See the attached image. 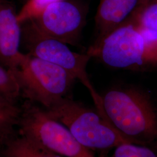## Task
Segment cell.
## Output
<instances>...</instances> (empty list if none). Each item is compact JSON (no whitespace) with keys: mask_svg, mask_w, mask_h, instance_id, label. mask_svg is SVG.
Masks as SVG:
<instances>
[{"mask_svg":"<svg viewBox=\"0 0 157 157\" xmlns=\"http://www.w3.org/2000/svg\"><path fill=\"white\" fill-rule=\"evenodd\" d=\"M102 113L112 126L135 144L157 139V113L146 93L133 88L109 90L101 96Z\"/></svg>","mask_w":157,"mask_h":157,"instance_id":"1","label":"cell"},{"mask_svg":"<svg viewBox=\"0 0 157 157\" xmlns=\"http://www.w3.org/2000/svg\"><path fill=\"white\" fill-rule=\"evenodd\" d=\"M45 109L51 117L65 126L80 144L90 150H109L122 143H132L97 111H93L68 96Z\"/></svg>","mask_w":157,"mask_h":157,"instance_id":"2","label":"cell"},{"mask_svg":"<svg viewBox=\"0 0 157 157\" xmlns=\"http://www.w3.org/2000/svg\"><path fill=\"white\" fill-rule=\"evenodd\" d=\"M12 72L21 95L45 109L67 97L76 80L62 67L28 53L23 54L17 67Z\"/></svg>","mask_w":157,"mask_h":157,"instance_id":"3","label":"cell"},{"mask_svg":"<svg viewBox=\"0 0 157 157\" xmlns=\"http://www.w3.org/2000/svg\"><path fill=\"white\" fill-rule=\"evenodd\" d=\"M141 5L127 21L94 43L87 51L91 58L115 69L148 66L145 42L138 25Z\"/></svg>","mask_w":157,"mask_h":157,"instance_id":"4","label":"cell"},{"mask_svg":"<svg viewBox=\"0 0 157 157\" xmlns=\"http://www.w3.org/2000/svg\"><path fill=\"white\" fill-rule=\"evenodd\" d=\"M21 45L27 53L62 67L79 80L90 91L97 108L101 107V96L95 91L87 72L91 58L86 52L71 50L67 44L40 31L31 20L21 25Z\"/></svg>","mask_w":157,"mask_h":157,"instance_id":"5","label":"cell"},{"mask_svg":"<svg viewBox=\"0 0 157 157\" xmlns=\"http://www.w3.org/2000/svg\"><path fill=\"white\" fill-rule=\"evenodd\" d=\"M22 107L18 122L20 135L65 157H94L76 140L68 129L48 115L43 107L29 101Z\"/></svg>","mask_w":157,"mask_h":157,"instance_id":"6","label":"cell"},{"mask_svg":"<svg viewBox=\"0 0 157 157\" xmlns=\"http://www.w3.org/2000/svg\"><path fill=\"white\" fill-rule=\"evenodd\" d=\"M87 7L75 0H59L32 19L40 31L69 45H77L86 24Z\"/></svg>","mask_w":157,"mask_h":157,"instance_id":"7","label":"cell"},{"mask_svg":"<svg viewBox=\"0 0 157 157\" xmlns=\"http://www.w3.org/2000/svg\"><path fill=\"white\" fill-rule=\"evenodd\" d=\"M21 25L13 6L6 0H0V64L13 71L23 56Z\"/></svg>","mask_w":157,"mask_h":157,"instance_id":"8","label":"cell"},{"mask_svg":"<svg viewBox=\"0 0 157 157\" xmlns=\"http://www.w3.org/2000/svg\"><path fill=\"white\" fill-rule=\"evenodd\" d=\"M144 0H100L95 15L97 39L104 37L127 21Z\"/></svg>","mask_w":157,"mask_h":157,"instance_id":"9","label":"cell"},{"mask_svg":"<svg viewBox=\"0 0 157 157\" xmlns=\"http://www.w3.org/2000/svg\"><path fill=\"white\" fill-rule=\"evenodd\" d=\"M138 25L145 42L149 65L157 64V0H144L141 6Z\"/></svg>","mask_w":157,"mask_h":157,"instance_id":"10","label":"cell"},{"mask_svg":"<svg viewBox=\"0 0 157 157\" xmlns=\"http://www.w3.org/2000/svg\"><path fill=\"white\" fill-rule=\"evenodd\" d=\"M2 157H61L28 137L20 136L6 141Z\"/></svg>","mask_w":157,"mask_h":157,"instance_id":"11","label":"cell"},{"mask_svg":"<svg viewBox=\"0 0 157 157\" xmlns=\"http://www.w3.org/2000/svg\"><path fill=\"white\" fill-rule=\"evenodd\" d=\"M22 110L17 101L0 97V139L6 137L17 124Z\"/></svg>","mask_w":157,"mask_h":157,"instance_id":"12","label":"cell"},{"mask_svg":"<svg viewBox=\"0 0 157 157\" xmlns=\"http://www.w3.org/2000/svg\"><path fill=\"white\" fill-rule=\"evenodd\" d=\"M21 96V89L14 73L0 64V97L17 101Z\"/></svg>","mask_w":157,"mask_h":157,"instance_id":"13","label":"cell"},{"mask_svg":"<svg viewBox=\"0 0 157 157\" xmlns=\"http://www.w3.org/2000/svg\"><path fill=\"white\" fill-rule=\"evenodd\" d=\"M112 157H157V154L145 146L125 143L115 148Z\"/></svg>","mask_w":157,"mask_h":157,"instance_id":"14","label":"cell"},{"mask_svg":"<svg viewBox=\"0 0 157 157\" xmlns=\"http://www.w3.org/2000/svg\"><path fill=\"white\" fill-rule=\"evenodd\" d=\"M59 0H28L19 12L17 13L19 23H23L34 19L43 11L47 6Z\"/></svg>","mask_w":157,"mask_h":157,"instance_id":"15","label":"cell"}]
</instances>
